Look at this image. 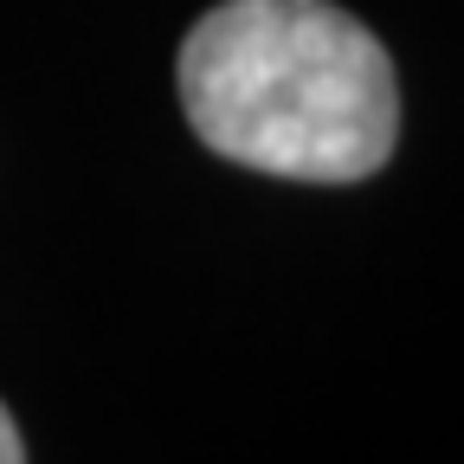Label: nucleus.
I'll return each instance as SVG.
<instances>
[{"label":"nucleus","instance_id":"f03ea898","mask_svg":"<svg viewBox=\"0 0 464 464\" xmlns=\"http://www.w3.org/2000/svg\"><path fill=\"white\" fill-rule=\"evenodd\" d=\"M26 458V439H20V426H14V413L0 406V464H20Z\"/></svg>","mask_w":464,"mask_h":464},{"label":"nucleus","instance_id":"f257e3e1","mask_svg":"<svg viewBox=\"0 0 464 464\" xmlns=\"http://www.w3.org/2000/svg\"><path fill=\"white\" fill-rule=\"evenodd\" d=\"M174 91L213 155L277 181H368L400 142L393 58L335 0H219L181 39Z\"/></svg>","mask_w":464,"mask_h":464}]
</instances>
